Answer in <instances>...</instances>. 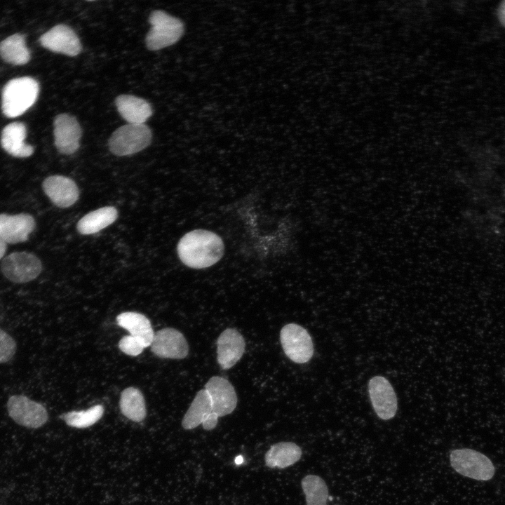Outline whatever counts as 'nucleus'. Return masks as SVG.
Masks as SVG:
<instances>
[{"instance_id": "3", "label": "nucleus", "mask_w": 505, "mask_h": 505, "mask_svg": "<svg viewBox=\"0 0 505 505\" xmlns=\"http://www.w3.org/2000/svg\"><path fill=\"white\" fill-rule=\"evenodd\" d=\"M151 28L145 43L150 50H158L175 43L184 33V24L163 11L156 10L149 16Z\"/></svg>"}, {"instance_id": "15", "label": "nucleus", "mask_w": 505, "mask_h": 505, "mask_svg": "<svg viewBox=\"0 0 505 505\" xmlns=\"http://www.w3.org/2000/svg\"><path fill=\"white\" fill-rule=\"evenodd\" d=\"M217 362L224 370L232 368L243 356L245 342L242 335L235 328H227L217 341Z\"/></svg>"}, {"instance_id": "2", "label": "nucleus", "mask_w": 505, "mask_h": 505, "mask_svg": "<svg viewBox=\"0 0 505 505\" xmlns=\"http://www.w3.org/2000/svg\"><path fill=\"white\" fill-rule=\"evenodd\" d=\"M39 92V83L32 77L24 76L9 81L2 91L4 114L8 118L22 115L35 103Z\"/></svg>"}, {"instance_id": "7", "label": "nucleus", "mask_w": 505, "mask_h": 505, "mask_svg": "<svg viewBox=\"0 0 505 505\" xmlns=\"http://www.w3.org/2000/svg\"><path fill=\"white\" fill-rule=\"evenodd\" d=\"M1 269L9 281L25 283L35 279L42 271L40 260L28 252H14L2 261Z\"/></svg>"}, {"instance_id": "14", "label": "nucleus", "mask_w": 505, "mask_h": 505, "mask_svg": "<svg viewBox=\"0 0 505 505\" xmlns=\"http://www.w3.org/2000/svg\"><path fill=\"white\" fill-rule=\"evenodd\" d=\"M42 188L53 203L59 208L72 206L79 197V190L75 182L62 175L46 177L42 183Z\"/></svg>"}, {"instance_id": "21", "label": "nucleus", "mask_w": 505, "mask_h": 505, "mask_svg": "<svg viewBox=\"0 0 505 505\" xmlns=\"http://www.w3.org/2000/svg\"><path fill=\"white\" fill-rule=\"evenodd\" d=\"M118 212L112 206H105L88 213L77 224L78 231L83 235L97 233L112 224L117 218Z\"/></svg>"}, {"instance_id": "26", "label": "nucleus", "mask_w": 505, "mask_h": 505, "mask_svg": "<svg viewBox=\"0 0 505 505\" xmlns=\"http://www.w3.org/2000/svg\"><path fill=\"white\" fill-rule=\"evenodd\" d=\"M104 413L102 405L91 407L87 410L71 411L60 416L66 424L72 427L82 429L87 428L96 423Z\"/></svg>"}, {"instance_id": "17", "label": "nucleus", "mask_w": 505, "mask_h": 505, "mask_svg": "<svg viewBox=\"0 0 505 505\" xmlns=\"http://www.w3.org/2000/svg\"><path fill=\"white\" fill-rule=\"evenodd\" d=\"M115 105L121 117L131 124H144L153 114L147 100L132 95H119Z\"/></svg>"}, {"instance_id": "4", "label": "nucleus", "mask_w": 505, "mask_h": 505, "mask_svg": "<svg viewBox=\"0 0 505 505\" xmlns=\"http://www.w3.org/2000/svg\"><path fill=\"white\" fill-rule=\"evenodd\" d=\"M152 133L145 124L128 123L117 128L109 142L110 152L123 156L137 153L147 147L152 142Z\"/></svg>"}, {"instance_id": "5", "label": "nucleus", "mask_w": 505, "mask_h": 505, "mask_svg": "<svg viewBox=\"0 0 505 505\" xmlns=\"http://www.w3.org/2000/svg\"><path fill=\"white\" fill-rule=\"evenodd\" d=\"M452 467L459 474L477 480H489L494 474L491 460L476 450H454L450 455Z\"/></svg>"}, {"instance_id": "10", "label": "nucleus", "mask_w": 505, "mask_h": 505, "mask_svg": "<svg viewBox=\"0 0 505 505\" xmlns=\"http://www.w3.org/2000/svg\"><path fill=\"white\" fill-rule=\"evenodd\" d=\"M54 142L58 152L70 155L80 146L82 135L81 126L76 119L69 114H60L53 121Z\"/></svg>"}, {"instance_id": "29", "label": "nucleus", "mask_w": 505, "mask_h": 505, "mask_svg": "<svg viewBox=\"0 0 505 505\" xmlns=\"http://www.w3.org/2000/svg\"><path fill=\"white\" fill-rule=\"evenodd\" d=\"M498 16L502 25L505 27V1H502L499 6Z\"/></svg>"}, {"instance_id": "9", "label": "nucleus", "mask_w": 505, "mask_h": 505, "mask_svg": "<svg viewBox=\"0 0 505 505\" xmlns=\"http://www.w3.org/2000/svg\"><path fill=\"white\" fill-rule=\"evenodd\" d=\"M368 392L372 408L383 420L394 417L398 409L397 397L390 382L382 376H374L368 382Z\"/></svg>"}, {"instance_id": "24", "label": "nucleus", "mask_w": 505, "mask_h": 505, "mask_svg": "<svg viewBox=\"0 0 505 505\" xmlns=\"http://www.w3.org/2000/svg\"><path fill=\"white\" fill-rule=\"evenodd\" d=\"M119 405L122 414L132 421L138 422L146 417L144 396L136 388L128 387L122 391Z\"/></svg>"}, {"instance_id": "13", "label": "nucleus", "mask_w": 505, "mask_h": 505, "mask_svg": "<svg viewBox=\"0 0 505 505\" xmlns=\"http://www.w3.org/2000/svg\"><path fill=\"white\" fill-rule=\"evenodd\" d=\"M213 411L219 417L231 414L236 407L237 396L232 384L220 376H213L205 385Z\"/></svg>"}, {"instance_id": "23", "label": "nucleus", "mask_w": 505, "mask_h": 505, "mask_svg": "<svg viewBox=\"0 0 505 505\" xmlns=\"http://www.w3.org/2000/svg\"><path fill=\"white\" fill-rule=\"evenodd\" d=\"M0 55L4 61L14 65L27 63L31 55L25 36L15 34L2 41L0 43Z\"/></svg>"}, {"instance_id": "25", "label": "nucleus", "mask_w": 505, "mask_h": 505, "mask_svg": "<svg viewBox=\"0 0 505 505\" xmlns=\"http://www.w3.org/2000/svg\"><path fill=\"white\" fill-rule=\"evenodd\" d=\"M301 485L307 505H327L328 488L321 477L314 474L307 475L302 479Z\"/></svg>"}, {"instance_id": "18", "label": "nucleus", "mask_w": 505, "mask_h": 505, "mask_svg": "<svg viewBox=\"0 0 505 505\" xmlns=\"http://www.w3.org/2000/svg\"><path fill=\"white\" fill-rule=\"evenodd\" d=\"M27 129L24 123L13 122L7 125L2 130L1 144L9 154L18 158H26L34 152L32 145L25 144Z\"/></svg>"}, {"instance_id": "1", "label": "nucleus", "mask_w": 505, "mask_h": 505, "mask_svg": "<svg viewBox=\"0 0 505 505\" xmlns=\"http://www.w3.org/2000/svg\"><path fill=\"white\" fill-rule=\"evenodd\" d=\"M180 260L193 269H205L216 264L223 256L224 245L220 236L205 229L184 234L177 246Z\"/></svg>"}, {"instance_id": "28", "label": "nucleus", "mask_w": 505, "mask_h": 505, "mask_svg": "<svg viewBox=\"0 0 505 505\" xmlns=\"http://www.w3.org/2000/svg\"><path fill=\"white\" fill-rule=\"evenodd\" d=\"M119 347L124 354L136 356L140 354L146 346L140 339L129 335L120 339Z\"/></svg>"}, {"instance_id": "8", "label": "nucleus", "mask_w": 505, "mask_h": 505, "mask_svg": "<svg viewBox=\"0 0 505 505\" xmlns=\"http://www.w3.org/2000/svg\"><path fill=\"white\" fill-rule=\"evenodd\" d=\"M6 405L9 416L22 426L37 429L44 425L48 419L45 407L25 396H11Z\"/></svg>"}, {"instance_id": "11", "label": "nucleus", "mask_w": 505, "mask_h": 505, "mask_svg": "<svg viewBox=\"0 0 505 505\" xmlns=\"http://www.w3.org/2000/svg\"><path fill=\"white\" fill-rule=\"evenodd\" d=\"M41 45L54 53L76 56L82 50V45L75 32L69 26L60 24L42 34Z\"/></svg>"}, {"instance_id": "12", "label": "nucleus", "mask_w": 505, "mask_h": 505, "mask_svg": "<svg viewBox=\"0 0 505 505\" xmlns=\"http://www.w3.org/2000/svg\"><path fill=\"white\" fill-rule=\"evenodd\" d=\"M150 346L152 351L161 358L182 359L189 354L184 336L172 328H166L154 333Z\"/></svg>"}, {"instance_id": "22", "label": "nucleus", "mask_w": 505, "mask_h": 505, "mask_svg": "<svg viewBox=\"0 0 505 505\" xmlns=\"http://www.w3.org/2000/svg\"><path fill=\"white\" fill-rule=\"evenodd\" d=\"M213 412L212 403L205 389L200 390L194 398L191 405L184 414L182 426L190 430L197 427Z\"/></svg>"}, {"instance_id": "6", "label": "nucleus", "mask_w": 505, "mask_h": 505, "mask_svg": "<svg viewBox=\"0 0 505 505\" xmlns=\"http://www.w3.org/2000/svg\"><path fill=\"white\" fill-rule=\"evenodd\" d=\"M280 340L285 354L297 363L308 362L314 354V344L308 331L299 325L289 323L280 332Z\"/></svg>"}, {"instance_id": "19", "label": "nucleus", "mask_w": 505, "mask_h": 505, "mask_svg": "<svg viewBox=\"0 0 505 505\" xmlns=\"http://www.w3.org/2000/svg\"><path fill=\"white\" fill-rule=\"evenodd\" d=\"M302 449L292 442H279L272 445L264 455V462L271 469H285L298 462Z\"/></svg>"}, {"instance_id": "16", "label": "nucleus", "mask_w": 505, "mask_h": 505, "mask_svg": "<svg viewBox=\"0 0 505 505\" xmlns=\"http://www.w3.org/2000/svg\"><path fill=\"white\" fill-rule=\"evenodd\" d=\"M35 227V220L29 214H0V238L6 243L15 244L26 241Z\"/></svg>"}, {"instance_id": "20", "label": "nucleus", "mask_w": 505, "mask_h": 505, "mask_svg": "<svg viewBox=\"0 0 505 505\" xmlns=\"http://www.w3.org/2000/svg\"><path fill=\"white\" fill-rule=\"evenodd\" d=\"M119 326L127 330L130 335L140 339L145 346L151 345L154 332L149 320L143 314L127 311L120 314L116 317Z\"/></svg>"}, {"instance_id": "27", "label": "nucleus", "mask_w": 505, "mask_h": 505, "mask_svg": "<svg viewBox=\"0 0 505 505\" xmlns=\"http://www.w3.org/2000/svg\"><path fill=\"white\" fill-rule=\"evenodd\" d=\"M16 348L14 339L0 328V363L10 361L16 352Z\"/></svg>"}, {"instance_id": "30", "label": "nucleus", "mask_w": 505, "mask_h": 505, "mask_svg": "<svg viewBox=\"0 0 505 505\" xmlns=\"http://www.w3.org/2000/svg\"><path fill=\"white\" fill-rule=\"evenodd\" d=\"M7 249L6 243L0 238V259H1Z\"/></svg>"}]
</instances>
